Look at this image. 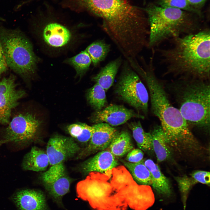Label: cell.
<instances>
[{"label": "cell", "instance_id": "1", "mask_svg": "<svg viewBox=\"0 0 210 210\" xmlns=\"http://www.w3.org/2000/svg\"><path fill=\"white\" fill-rule=\"evenodd\" d=\"M66 7L90 12L124 57L138 56L148 44V18L127 0H64Z\"/></svg>", "mask_w": 210, "mask_h": 210}, {"label": "cell", "instance_id": "2", "mask_svg": "<svg viewBox=\"0 0 210 210\" xmlns=\"http://www.w3.org/2000/svg\"><path fill=\"white\" fill-rule=\"evenodd\" d=\"M172 44L158 49L165 74L178 78L209 80L210 75V32L208 28L169 40Z\"/></svg>", "mask_w": 210, "mask_h": 210}, {"label": "cell", "instance_id": "3", "mask_svg": "<svg viewBox=\"0 0 210 210\" xmlns=\"http://www.w3.org/2000/svg\"><path fill=\"white\" fill-rule=\"evenodd\" d=\"M137 73L146 83L152 111L160 121L170 149L178 152L198 150V142L178 109L170 103L162 84L155 75L153 64L140 67Z\"/></svg>", "mask_w": 210, "mask_h": 210}, {"label": "cell", "instance_id": "4", "mask_svg": "<svg viewBox=\"0 0 210 210\" xmlns=\"http://www.w3.org/2000/svg\"><path fill=\"white\" fill-rule=\"evenodd\" d=\"M209 80L178 78L171 85L182 115L188 125L209 131Z\"/></svg>", "mask_w": 210, "mask_h": 210}, {"label": "cell", "instance_id": "5", "mask_svg": "<svg viewBox=\"0 0 210 210\" xmlns=\"http://www.w3.org/2000/svg\"><path fill=\"white\" fill-rule=\"evenodd\" d=\"M149 33L148 47L154 49L167 40L197 32L203 28L196 18L181 9L152 6L146 9Z\"/></svg>", "mask_w": 210, "mask_h": 210}, {"label": "cell", "instance_id": "6", "mask_svg": "<svg viewBox=\"0 0 210 210\" xmlns=\"http://www.w3.org/2000/svg\"><path fill=\"white\" fill-rule=\"evenodd\" d=\"M0 42L7 66L24 80L31 78L39 60L30 40L19 29L1 26Z\"/></svg>", "mask_w": 210, "mask_h": 210}, {"label": "cell", "instance_id": "7", "mask_svg": "<svg viewBox=\"0 0 210 210\" xmlns=\"http://www.w3.org/2000/svg\"><path fill=\"white\" fill-rule=\"evenodd\" d=\"M116 84L115 91L122 100L144 114L148 112V95L139 75L125 59Z\"/></svg>", "mask_w": 210, "mask_h": 210}, {"label": "cell", "instance_id": "8", "mask_svg": "<svg viewBox=\"0 0 210 210\" xmlns=\"http://www.w3.org/2000/svg\"><path fill=\"white\" fill-rule=\"evenodd\" d=\"M41 124L37 116L24 111L15 115L4 130V138L9 142L26 144L38 138Z\"/></svg>", "mask_w": 210, "mask_h": 210}, {"label": "cell", "instance_id": "9", "mask_svg": "<svg viewBox=\"0 0 210 210\" xmlns=\"http://www.w3.org/2000/svg\"><path fill=\"white\" fill-rule=\"evenodd\" d=\"M34 26L36 34L44 44L52 49H63L69 45L74 38L70 28L57 21L35 24Z\"/></svg>", "mask_w": 210, "mask_h": 210}, {"label": "cell", "instance_id": "10", "mask_svg": "<svg viewBox=\"0 0 210 210\" xmlns=\"http://www.w3.org/2000/svg\"><path fill=\"white\" fill-rule=\"evenodd\" d=\"M25 94L24 90L17 88L13 75L0 80V124H8L12 111Z\"/></svg>", "mask_w": 210, "mask_h": 210}, {"label": "cell", "instance_id": "11", "mask_svg": "<svg viewBox=\"0 0 210 210\" xmlns=\"http://www.w3.org/2000/svg\"><path fill=\"white\" fill-rule=\"evenodd\" d=\"M41 178L52 200L58 205H62V198L69 192L71 184L63 163L51 166L42 174Z\"/></svg>", "mask_w": 210, "mask_h": 210}, {"label": "cell", "instance_id": "12", "mask_svg": "<svg viewBox=\"0 0 210 210\" xmlns=\"http://www.w3.org/2000/svg\"><path fill=\"white\" fill-rule=\"evenodd\" d=\"M80 150V147L72 138L55 135L48 141L46 153L49 164L52 166L63 163Z\"/></svg>", "mask_w": 210, "mask_h": 210}, {"label": "cell", "instance_id": "13", "mask_svg": "<svg viewBox=\"0 0 210 210\" xmlns=\"http://www.w3.org/2000/svg\"><path fill=\"white\" fill-rule=\"evenodd\" d=\"M144 117L123 106L111 104L93 113L90 120L95 124L104 123L114 127L123 124L132 118L144 119Z\"/></svg>", "mask_w": 210, "mask_h": 210}, {"label": "cell", "instance_id": "14", "mask_svg": "<svg viewBox=\"0 0 210 210\" xmlns=\"http://www.w3.org/2000/svg\"><path fill=\"white\" fill-rule=\"evenodd\" d=\"M93 126L94 132L86 146L79 153L78 158L107 148L119 132L115 128L106 123H96Z\"/></svg>", "mask_w": 210, "mask_h": 210}, {"label": "cell", "instance_id": "15", "mask_svg": "<svg viewBox=\"0 0 210 210\" xmlns=\"http://www.w3.org/2000/svg\"><path fill=\"white\" fill-rule=\"evenodd\" d=\"M12 200L18 210H49L45 196L40 190L22 189L15 193Z\"/></svg>", "mask_w": 210, "mask_h": 210}, {"label": "cell", "instance_id": "16", "mask_svg": "<svg viewBox=\"0 0 210 210\" xmlns=\"http://www.w3.org/2000/svg\"><path fill=\"white\" fill-rule=\"evenodd\" d=\"M118 165L116 158L107 148L84 162L81 168L82 171L86 174L96 172L111 176L112 169Z\"/></svg>", "mask_w": 210, "mask_h": 210}, {"label": "cell", "instance_id": "17", "mask_svg": "<svg viewBox=\"0 0 210 210\" xmlns=\"http://www.w3.org/2000/svg\"><path fill=\"white\" fill-rule=\"evenodd\" d=\"M49 164L46 152L38 147L33 146L24 156L22 166L25 170L40 172L45 170Z\"/></svg>", "mask_w": 210, "mask_h": 210}, {"label": "cell", "instance_id": "18", "mask_svg": "<svg viewBox=\"0 0 210 210\" xmlns=\"http://www.w3.org/2000/svg\"><path fill=\"white\" fill-rule=\"evenodd\" d=\"M123 62L121 56L110 62L101 68L99 73L92 78V80L107 91L113 85Z\"/></svg>", "mask_w": 210, "mask_h": 210}, {"label": "cell", "instance_id": "19", "mask_svg": "<svg viewBox=\"0 0 210 210\" xmlns=\"http://www.w3.org/2000/svg\"><path fill=\"white\" fill-rule=\"evenodd\" d=\"M144 163L150 171L152 177V185L158 193L169 196L172 191L168 179L161 171L158 166L151 160H146Z\"/></svg>", "mask_w": 210, "mask_h": 210}, {"label": "cell", "instance_id": "20", "mask_svg": "<svg viewBox=\"0 0 210 210\" xmlns=\"http://www.w3.org/2000/svg\"><path fill=\"white\" fill-rule=\"evenodd\" d=\"M151 134L153 149L158 161L162 162L166 160L170 156V150L167 145L164 134L161 126H155Z\"/></svg>", "mask_w": 210, "mask_h": 210}, {"label": "cell", "instance_id": "21", "mask_svg": "<svg viewBox=\"0 0 210 210\" xmlns=\"http://www.w3.org/2000/svg\"><path fill=\"white\" fill-rule=\"evenodd\" d=\"M107 148L116 158L124 156L134 148L130 134L126 131L118 132Z\"/></svg>", "mask_w": 210, "mask_h": 210}, {"label": "cell", "instance_id": "22", "mask_svg": "<svg viewBox=\"0 0 210 210\" xmlns=\"http://www.w3.org/2000/svg\"><path fill=\"white\" fill-rule=\"evenodd\" d=\"M127 168L134 181L141 185L149 186L152 184L150 172L143 160L136 163L130 162L121 160Z\"/></svg>", "mask_w": 210, "mask_h": 210}, {"label": "cell", "instance_id": "23", "mask_svg": "<svg viewBox=\"0 0 210 210\" xmlns=\"http://www.w3.org/2000/svg\"><path fill=\"white\" fill-rule=\"evenodd\" d=\"M128 125L139 149L145 151L153 150L151 134L144 131L139 121L131 122Z\"/></svg>", "mask_w": 210, "mask_h": 210}, {"label": "cell", "instance_id": "24", "mask_svg": "<svg viewBox=\"0 0 210 210\" xmlns=\"http://www.w3.org/2000/svg\"><path fill=\"white\" fill-rule=\"evenodd\" d=\"M111 45L104 40H98L89 45L85 49L90 55L93 65L96 66L105 59L109 52Z\"/></svg>", "mask_w": 210, "mask_h": 210}, {"label": "cell", "instance_id": "25", "mask_svg": "<svg viewBox=\"0 0 210 210\" xmlns=\"http://www.w3.org/2000/svg\"><path fill=\"white\" fill-rule=\"evenodd\" d=\"M86 97L89 103L95 111H100L106 106V91L96 83L88 90Z\"/></svg>", "mask_w": 210, "mask_h": 210}, {"label": "cell", "instance_id": "26", "mask_svg": "<svg viewBox=\"0 0 210 210\" xmlns=\"http://www.w3.org/2000/svg\"><path fill=\"white\" fill-rule=\"evenodd\" d=\"M65 62L74 68L76 76L79 77L85 74L92 63L90 55L85 50L76 55L67 59Z\"/></svg>", "mask_w": 210, "mask_h": 210}, {"label": "cell", "instance_id": "27", "mask_svg": "<svg viewBox=\"0 0 210 210\" xmlns=\"http://www.w3.org/2000/svg\"><path fill=\"white\" fill-rule=\"evenodd\" d=\"M67 129L72 137L84 143L89 141L94 131L93 125L83 123L71 124L68 126Z\"/></svg>", "mask_w": 210, "mask_h": 210}, {"label": "cell", "instance_id": "28", "mask_svg": "<svg viewBox=\"0 0 210 210\" xmlns=\"http://www.w3.org/2000/svg\"><path fill=\"white\" fill-rule=\"evenodd\" d=\"M160 6L178 9L186 11L197 12L190 5L187 0H158Z\"/></svg>", "mask_w": 210, "mask_h": 210}, {"label": "cell", "instance_id": "29", "mask_svg": "<svg viewBox=\"0 0 210 210\" xmlns=\"http://www.w3.org/2000/svg\"><path fill=\"white\" fill-rule=\"evenodd\" d=\"M176 179L178 182L179 189L183 196V202L185 204L186 196L190 188L197 182L192 178H190L186 176L177 177Z\"/></svg>", "mask_w": 210, "mask_h": 210}, {"label": "cell", "instance_id": "30", "mask_svg": "<svg viewBox=\"0 0 210 210\" xmlns=\"http://www.w3.org/2000/svg\"><path fill=\"white\" fill-rule=\"evenodd\" d=\"M144 154L142 150L139 148H133L128 153L126 160L131 163H136L143 160Z\"/></svg>", "mask_w": 210, "mask_h": 210}, {"label": "cell", "instance_id": "31", "mask_svg": "<svg viewBox=\"0 0 210 210\" xmlns=\"http://www.w3.org/2000/svg\"><path fill=\"white\" fill-rule=\"evenodd\" d=\"M191 176L196 182L209 185L210 174L209 172L204 171H196L192 174Z\"/></svg>", "mask_w": 210, "mask_h": 210}, {"label": "cell", "instance_id": "32", "mask_svg": "<svg viewBox=\"0 0 210 210\" xmlns=\"http://www.w3.org/2000/svg\"><path fill=\"white\" fill-rule=\"evenodd\" d=\"M190 6L196 11L202 7L206 0H187Z\"/></svg>", "mask_w": 210, "mask_h": 210}, {"label": "cell", "instance_id": "33", "mask_svg": "<svg viewBox=\"0 0 210 210\" xmlns=\"http://www.w3.org/2000/svg\"><path fill=\"white\" fill-rule=\"evenodd\" d=\"M7 69L6 64L0 62V77L2 74L5 72Z\"/></svg>", "mask_w": 210, "mask_h": 210}, {"label": "cell", "instance_id": "34", "mask_svg": "<svg viewBox=\"0 0 210 210\" xmlns=\"http://www.w3.org/2000/svg\"><path fill=\"white\" fill-rule=\"evenodd\" d=\"M0 62L6 64V63L4 58V53L0 42Z\"/></svg>", "mask_w": 210, "mask_h": 210}, {"label": "cell", "instance_id": "35", "mask_svg": "<svg viewBox=\"0 0 210 210\" xmlns=\"http://www.w3.org/2000/svg\"><path fill=\"white\" fill-rule=\"evenodd\" d=\"M9 142V141L6 140H1L0 141V146L2 144L6 143Z\"/></svg>", "mask_w": 210, "mask_h": 210}]
</instances>
